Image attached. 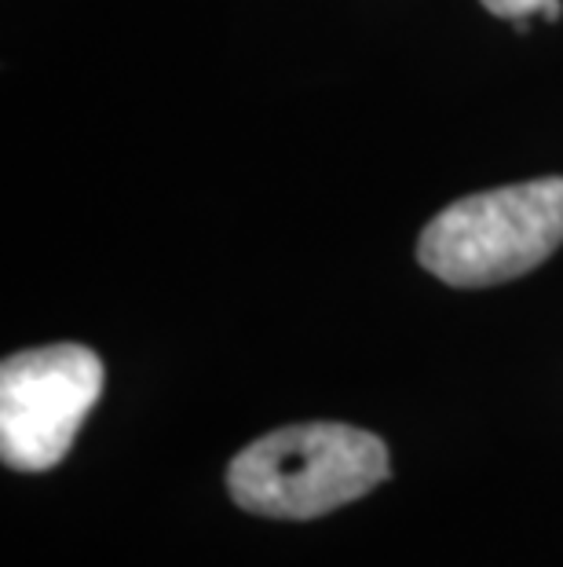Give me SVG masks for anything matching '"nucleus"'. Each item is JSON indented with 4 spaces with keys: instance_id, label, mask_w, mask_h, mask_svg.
<instances>
[{
    "instance_id": "f257e3e1",
    "label": "nucleus",
    "mask_w": 563,
    "mask_h": 567,
    "mask_svg": "<svg viewBox=\"0 0 563 567\" xmlns=\"http://www.w3.org/2000/svg\"><path fill=\"white\" fill-rule=\"evenodd\" d=\"M392 476L388 446L341 421L274 429L227 465L238 509L268 520H315L358 502Z\"/></svg>"
},
{
    "instance_id": "f03ea898",
    "label": "nucleus",
    "mask_w": 563,
    "mask_h": 567,
    "mask_svg": "<svg viewBox=\"0 0 563 567\" xmlns=\"http://www.w3.org/2000/svg\"><path fill=\"white\" fill-rule=\"evenodd\" d=\"M563 246V176L483 190L436 213L417 243L428 275L458 289L512 282Z\"/></svg>"
},
{
    "instance_id": "7ed1b4c3",
    "label": "nucleus",
    "mask_w": 563,
    "mask_h": 567,
    "mask_svg": "<svg viewBox=\"0 0 563 567\" xmlns=\"http://www.w3.org/2000/svg\"><path fill=\"white\" fill-rule=\"evenodd\" d=\"M103 359L85 344L15 352L0 367V457L19 473H48L74 446L103 395Z\"/></svg>"
},
{
    "instance_id": "20e7f679",
    "label": "nucleus",
    "mask_w": 563,
    "mask_h": 567,
    "mask_svg": "<svg viewBox=\"0 0 563 567\" xmlns=\"http://www.w3.org/2000/svg\"><path fill=\"white\" fill-rule=\"evenodd\" d=\"M479 4L498 19H526V16H538L549 0H479Z\"/></svg>"
},
{
    "instance_id": "39448f33",
    "label": "nucleus",
    "mask_w": 563,
    "mask_h": 567,
    "mask_svg": "<svg viewBox=\"0 0 563 567\" xmlns=\"http://www.w3.org/2000/svg\"><path fill=\"white\" fill-rule=\"evenodd\" d=\"M560 16H563V4H560V0H549V4L542 8V19H545V22H556Z\"/></svg>"
}]
</instances>
